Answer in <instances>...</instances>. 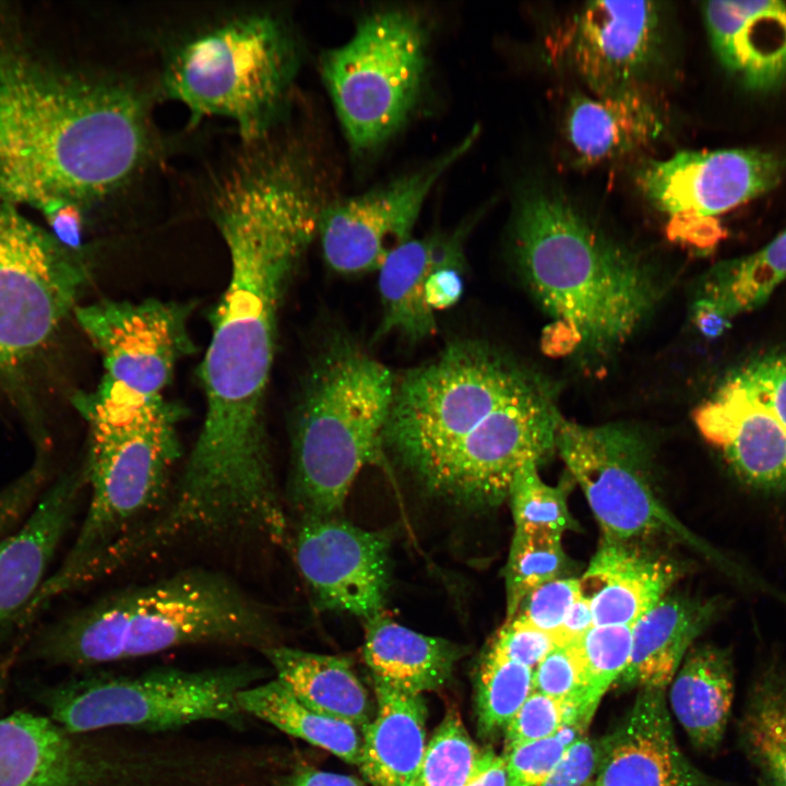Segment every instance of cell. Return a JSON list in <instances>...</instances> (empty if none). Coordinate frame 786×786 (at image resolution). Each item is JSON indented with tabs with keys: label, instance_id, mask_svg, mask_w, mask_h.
<instances>
[{
	"label": "cell",
	"instance_id": "37",
	"mask_svg": "<svg viewBox=\"0 0 786 786\" xmlns=\"http://www.w3.org/2000/svg\"><path fill=\"white\" fill-rule=\"evenodd\" d=\"M564 484L550 486L538 474V464L524 466L510 487L509 497L515 529H547L563 534L576 531L577 523L568 507Z\"/></svg>",
	"mask_w": 786,
	"mask_h": 786
},
{
	"label": "cell",
	"instance_id": "14",
	"mask_svg": "<svg viewBox=\"0 0 786 786\" xmlns=\"http://www.w3.org/2000/svg\"><path fill=\"white\" fill-rule=\"evenodd\" d=\"M478 129L427 165L323 209L318 236L326 264L342 274L379 270L412 238L422 206L441 177L473 146Z\"/></svg>",
	"mask_w": 786,
	"mask_h": 786
},
{
	"label": "cell",
	"instance_id": "3",
	"mask_svg": "<svg viewBox=\"0 0 786 786\" xmlns=\"http://www.w3.org/2000/svg\"><path fill=\"white\" fill-rule=\"evenodd\" d=\"M154 150L147 98L129 81L0 40V201L85 209L131 183Z\"/></svg>",
	"mask_w": 786,
	"mask_h": 786
},
{
	"label": "cell",
	"instance_id": "19",
	"mask_svg": "<svg viewBox=\"0 0 786 786\" xmlns=\"http://www.w3.org/2000/svg\"><path fill=\"white\" fill-rule=\"evenodd\" d=\"M702 437L747 486L786 490V428L736 370L693 413Z\"/></svg>",
	"mask_w": 786,
	"mask_h": 786
},
{
	"label": "cell",
	"instance_id": "23",
	"mask_svg": "<svg viewBox=\"0 0 786 786\" xmlns=\"http://www.w3.org/2000/svg\"><path fill=\"white\" fill-rule=\"evenodd\" d=\"M678 575L674 562L629 543L603 538L579 580L595 626H632L666 595Z\"/></svg>",
	"mask_w": 786,
	"mask_h": 786
},
{
	"label": "cell",
	"instance_id": "1",
	"mask_svg": "<svg viewBox=\"0 0 786 786\" xmlns=\"http://www.w3.org/2000/svg\"><path fill=\"white\" fill-rule=\"evenodd\" d=\"M310 170L282 155L241 158L215 184L212 216L230 273L201 364L205 415L178 475L190 502L245 512L277 493L265 396L281 300L325 206Z\"/></svg>",
	"mask_w": 786,
	"mask_h": 786
},
{
	"label": "cell",
	"instance_id": "8",
	"mask_svg": "<svg viewBox=\"0 0 786 786\" xmlns=\"http://www.w3.org/2000/svg\"><path fill=\"white\" fill-rule=\"evenodd\" d=\"M298 62L296 39L278 16L243 12L178 40L166 53L162 86L188 108L191 123L227 118L253 145L277 122Z\"/></svg>",
	"mask_w": 786,
	"mask_h": 786
},
{
	"label": "cell",
	"instance_id": "44",
	"mask_svg": "<svg viewBox=\"0 0 786 786\" xmlns=\"http://www.w3.org/2000/svg\"><path fill=\"white\" fill-rule=\"evenodd\" d=\"M465 230L462 226L453 233L448 251L426 281L425 301L432 312L454 306L463 294Z\"/></svg>",
	"mask_w": 786,
	"mask_h": 786
},
{
	"label": "cell",
	"instance_id": "27",
	"mask_svg": "<svg viewBox=\"0 0 786 786\" xmlns=\"http://www.w3.org/2000/svg\"><path fill=\"white\" fill-rule=\"evenodd\" d=\"M463 646L402 626L383 612L366 620L362 655L373 680L422 694L443 687Z\"/></svg>",
	"mask_w": 786,
	"mask_h": 786
},
{
	"label": "cell",
	"instance_id": "39",
	"mask_svg": "<svg viewBox=\"0 0 786 786\" xmlns=\"http://www.w3.org/2000/svg\"><path fill=\"white\" fill-rule=\"evenodd\" d=\"M593 716L574 702L532 692L505 727L504 752L556 735L569 723L590 725Z\"/></svg>",
	"mask_w": 786,
	"mask_h": 786
},
{
	"label": "cell",
	"instance_id": "52",
	"mask_svg": "<svg viewBox=\"0 0 786 786\" xmlns=\"http://www.w3.org/2000/svg\"><path fill=\"white\" fill-rule=\"evenodd\" d=\"M585 786H595L593 782L587 783Z\"/></svg>",
	"mask_w": 786,
	"mask_h": 786
},
{
	"label": "cell",
	"instance_id": "45",
	"mask_svg": "<svg viewBox=\"0 0 786 786\" xmlns=\"http://www.w3.org/2000/svg\"><path fill=\"white\" fill-rule=\"evenodd\" d=\"M739 370L786 428V354L760 357Z\"/></svg>",
	"mask_w": 786,
	"mask_h": 786
},
{
	"label": "cell",
	"instance_id": "22",
	"mask_svg": "<svg viewBox=\"0 0 786 786\" xmlns=\"http://www.w3.org/2000/svg\"><path fill=\"white\" fill-rule=\"evenodd\" d=\"M702 14L714 53L743 87L767 93L786 83V3L708 1Z\"/></svg>",
	"mask_w": 786,
	"mask_h": 786
},
{
	"label": "cell",
	"instance_id": "18",
	"mask_svg": "<svg viewBox=\"0 0 786 786\" xmlns=\"http://www.w3.org/2000/svg\"><path fill=\"white\" fill-rule=\"evenodd\" d=\"M81 736L45 716L0 717V786H126V752Z\"/></svg>",
	"mask_w": 786,
	"mask_h": 786
},
{
	"label": "cell",
	"instance_id": "46",
	"mask_svg": "<svg viewBox=\"0 0 786 786\" xmlns=\"http://www.w3.org/2000/svg\"><path fill=\"white\" fill-rule=\"evenodd\" d=\"M599 742L582 738L572 745L557 767L537 786H585L595 772Z\"/></svg>",
	"mask_w": 786,
	"mask_h": 786
},
{
	"label": "cell",
	"instance_id": "9",
	"mask_svg": "<svg viewBox=\"0 0 786 786\" xmlns=\"http://www.w3.org/2000/svg\"><path fill=\"white\" fill-rule=\"evenodd\" d=\"M46 688L40 700L64 730L84 735L108 728L171 731L200 722L246 724L241 691L261 682L263 669L236 664L205 669L154 667L132 674L79 670Z\"/></svg>",
	"mask_w": 786,
	"mask_h": 786
},
{
	"label": "cell",
	"instance_id": "36",
	"mask_svg": "<svg viewBox=\"0 0 786 786\" xmlns=\"http://www.w3.org/2000/svg\"><path fill=\"white\" fill-rule=\"evenodd\" d=\"M479 754L460 714L452 708L429 739L413 786H466Z\"/></svg>",
	"mask_w": 786,
	"mask_h": 786
},
{
	"label": "cell",
	"instance_id": "6",
	"mask_svg": "<svg viewBox=\"0 0 786 786\" xmlns=\"http://www.w3.org/2000/svg\"><path fill=\"white\" fill-rule=\"evenodd\" d=\"M74 403L90 430L83 462L90 501L63 563L40 588L46 602L74 588L105 549L157 512L181 455L183 410L163 395L143 396L103 376Z\"/></svg>",
	"mask_w": 786,
	"mask_h": 786
},
{
	"label": "cell",
	"instance_id": "34",
	"mask_svg": "<svg viewBox=\"0 0 786 786\" xmlns=\"http://www.w3.org/2000/svg\"><path fill=\"white\" fill-rule=\"evenodd\" d=\"M561 538L547 529H514L505 567L507 620L532 591L569 573Z\"/></svg>",
	"mask_w": 786,
	"mask_h": 786
},
{
	"label": "cell",
	"instance_id": "51",
	"mask_svg": "<svg viewBox=\"0 0 786 786\" xmlns=\"http://www.w3.org/2000/svg\"><path fill=\"white\" fill-rule=\"evenodd\" d=\"M284 786H367L362 781L344 774L305 770L291 776Z\"/></svg>",
	"mask_w": 786,
	"mask_h": 786
},
{
	"label": "cell",
	"instance_id": "50",
	"mask_svg": "<svg viewBox=\"0 0 786 786\" xmlns=\"http://www.w3.org/2000/svg\"><path fill=\"white\" fill-rule=\"evenodd\" d=\"M466 786H508L505 761L491 748L480 750L478 761Z\"/></svg>",
	"mask_w": 786,
	"mask_h": 786
},
{
	"label": "cell",
	"instance_id": "15",
	"mask_svg": "<svg viewBox=\"0 0 786 786\" xmlns=\"http://www.w3.org/2000/svg\"><path fill=\"white\" fill-rule=\"evenodd\" d=\"M191 307L158 299H104L74 314L100 353L104 377L143 396H162L178 361L193 352Z\"/></svg>",
	"mask_w": 786,
	"mask_h": 786
},
{
	"label": "cell",
	"instance_id": "41",
	"mask_svg": "<svg viewBox=\"0 0 786 786\" xmlns=\"http://www.w3.org/2000/svg\"><path fill=\"white\" fill-rule=\"evenodd\" d=\"M533 692L576 703L594 716L588 705L584 667L574 642L557 644L533 671Z\"/></svg>",
	"mask_w": 786,
	"mask_h": 786
},
{
	"label": "cell",
	"instance_id": "2",
	"mask_svg": "<svg viewBox=\"0 0 786 786\" xmlns=\"http://www.w3.org/2000/svg\"><path fill=\"white\" fill-rule=\"evenodd\" d=\"M561 419L515 360L461 340L397 378L384 439L429 491L481 509L500 504L516 474L556 449Z\"/></svg>",
	"mask_w": 786,
	"mask_h": 786
},
{
	"label": "cell",
	"instance_id": "40",
	"mask_svg": "<svg viewBox=\"0 0 786 786\" xmlns=\"http://www.w3.org/2000/svg\"><path fill=\"white\" fill-rule=\"evenodd\" d=\"M588 726L569 723L556 735L520 745L502 754L505 761L508 786H537L557 767L569 748L580 739Z\"/></svg>",
	"mask_w": 786,
	"mask_h": 786
},
{
	"label": "cell",
	"instance_id": "5",
	"mask_svg": "<svg viewBox=\"0 0 786 786\" xmlns=\"http://www.w3.org/2000/svg\"><path fill=\"white\" fill-rule=\"evenodd\" d=\"M270 609L227 574L202 567L107 593L46 627L34 655L86 670L169 650L277 645Z\"/></svg>",
	"mask_w": 786,
	"mask_h": 786
},
{
	"label": "cell",
	"instance_id": "16",
	"mask_svg": "<svg viewBox=\"0 0 786 786\" xmlns=\"http://www.w3.org/2000/svg\"><path fill=\"white\" fill-rule=\"evenodd\" d=\"M664 9L653 1H591L563 37L571 66L597 96L646 90L664 61Z\"/></svg>",
	"mask_w": 786,
	"mask_h": 786
},
{
	"label": "cell",
	"instance_id": "4",
	"mask_svg": "<svg viewBox=\"0 0 786 786\" xmlns=\"http://www.w3.org/2000/svg\"><path fill=\"white\" fill-rule=\"evenodd\" d=\"M512 239L519 270L551 319L541 336L549 356L618 348L659 298L651 265L549 183L519 192Z\"/></svg>",
	"mask_w": 786,
	"mask_h": 786
},
{
	"label": "cell",
	"instance_id": "49",
	"mask_svg": "<svg viewBox=\"0 0 786 786\" xmlns=\"http://www.w3.org/2000/svg\"><path fill=\"white\" fill-rule=\"evenodd\" d=\"M594 624L590 602L581 596L569 607L558 634V644L574 642Z\"/></svg>",
	"mask_w": 786,
	"mask_h": 786
},
{
	"label": "cell",
	"instance_id": "35",
	"mask_svg": "<svg viewBox=\"0 0 786 786\" xmlns=\"http://www.w3.org/2000/svg\"><path fill=\"white\" fill-rule=\"evenodd\" d=\"M533 671L487 651L479 665L476 684V716L480 735L489 737L505 729L533 692Z\"/></svg>",
	"mask_w": 786,
	"mask_h": 786
},
{
	"label": "cell",
	"instance_id": "17",
	"mask_svg": "<svg viewBox=\"0 0 786 786\" xmlns=\"http://www.w3.org/2000/svg\"><path fill=\"white\" fill-rule=\"evenodd\" d=\"M295 556L320 609L366 620L383 612L390 538L336 517H300Z\"/></svg>",
	"mask_w": 786,
	"mask_h": 786
},
{
	"label": "cell",
	"instance_id": "42",
	"mask_svg": "<svg viewBox=\"0 0 786 786\" xmlns=\"http://www.w3.org/2000/svg\"><path fill=\"white\" fill-rule=\"evenodd\" d=\"M580 596L579 579H557L532 591L523 599L514 617L552 635L558 644V634L564 616Z\"/></svg>",
	"mask_w": 786,
	"mask_h": 786
},
{
	"label": "cell",
	"instance_id": "47",
	"mask_svg": "<svg viewBox=\"0 0 786 786\" xmlns=\"http://www.w3.org/2000/svg\"><path fill=\"white\" fill-rule=\"evenodd\" d=\"M83 212L81 205L71 202L57 203L43 211L52 236L75 253L82 249Z\"/></svg>",
	"mask_w": 786,
	"mask_h": 786
},
{
	"label": "cell",
	"instance_id": "43",
	"mask_svg": "<svg viewBox=\"0 0 786 786\" xmlns=\"http://www.w3.org/2000/svg\"><path fill=\"white\" fill-rule=\"evenodd\" d=\"M557 645L556 639L513 617L505 620L491 642L489 651L508 660L535 669Z\"/></svg>",
	"mask_w": 786,
	"mask_h": 786
},
{
	"label": "cell",
	"instance_id": "29",
	"mask_svg": "<svg viewBox=\"0 0 786 786\" xmlns=\"http://www.w3.org/2000/svg\"><path fill=\"white\" fill-rule=\"evenodd\" d=\"M728 648L702 645L689 651L675 675L670 703L692 745L705 752L722 743L735 694Z\"/></svg>",
	"mask_w": 786,
	"mask_h": 786
},
{
	"label": "cell",
	"instance_id": "13",
	"mask_svg": "<svg viewBox=\"0 0 786 786\" xmlns=\"http://www.w3.org/2000/svg\"><path fill=\"white\" fill-rule=\"evenodd\" d=\"M783 174V160L767 151H681L644 163L638 186L656 209L669 215L671 240L700 246L724 237L715 216L772 191Z\"/></svg>",
	"mask_w": 786,
	"mask_h": 786
},
{
	"label": "cell",
	"instance_id": "38",
	"mask_svg": "<svg viewBox=\"0 0 786 786\" xmlns=\"http://www.w3.org/2000/svg\"><path fill=\"white\" fill-rule=\"evenodd\" d=\"M574 643L585 671L586 700L596 710L602 696L629 664L632 626H594Z\"/></svg>",
	"mask_w": 786,
	"mask_h": 786
},
{
	"label": "cell",
	"instance_id": "48",
	"mask_svg": "<svg viewBox=\"0 0 786 786\" xmlns=\"http://www.w3.org/2000/svg\"><path fill=\"white\" fill-rule=\"evenodd\" d=\"M693 321L699 332L706 338L720 336L731 323V319L711 298L702 296L693 307Z\"/></svg>",
	"mask_w": 786,
	"mask_h": 786
},
{
	"label": "cell",
	"instance_id": "30",
	"mask_svg": "<svg viewBox=\"0 0 786 786\" xmlns=\"http://www.w3.org/2000/svg\"><path fill=\"white\" fill-rule=\"evenodd\" d=\"M260 653L275 679L310 708L360 729L370 722L368 692L345 658L281 644Z\"/></svg>",
	"mask_w": 786,
	"mask_h": 786
},
{
	"label": "cell",
	"instance_id": "12",
	"mask_svg": "<svg viewBox=\"0 0 786 786\" xmlns=\"http://www.w3.org/2000/svg\"><path fill=\"white\" fill-rule=\"evenodd\" d=\"M556 449L584 492L603 538L630 543L668 535L722 561L656 496L646 448L636 433L620 426L588 427L562 418Z\"/></svg>",
	"mask_w": 786,
	"mask_h": 786
},
{
	"label": "cell",
	"instance_id": "33",
	"mask_svg": "<svg viewBox=\"0 0 786 786\" xmlns=\"http://www.w3.org/2000/svg\"><path fill=\"white\" fill-rule=\"evenodd\" d=\"M785 279L786 229L758 251L717 265L704 296L733 320L763 306Z\"/></svg>",
	"mask_w": 786,
	"mask_h": 786
},
{
	"label": "cell",
	"instance_id": "31",
	"mask_svg": "<svg viewBox=\"0 0 786 786\" xmlns=\"http://www.w3.org/2000/svg\"><path fill=\"white\" fill-rule=\"evenodd\" d=\"M738 743L760 786H786V664L753 678L737 724Z\"/></svg>",
	"mask_w": 786,
	"mask_h": 786
},
{
	"label": "cell",
	"instance_id": "25",
	"mask_svg": "<svg viewBox=\"0 0 786 786\" xmlns=\"http://www.w3.org/2000/svg\"><path fill=\"white\" fill-rule=\"evenodd\" d=\"M377 708L361 729L357 765L371 786H413L427 748L422 694L373 680Z\"/></svg>",
	"mask_w": 786,
	"mask_h": 786
},
{
	"label": "cell",
	"instance_id": "21",
	"mask_svg": "<svg viewBox=\"0 0 786 786\" xmlns=\"http://www.w3.org/2000/svg\"><path fill=\"white\" fill-rule=\"evenodd\" d=\"M86 485L83 464L62 475L17 532L0 541V630L21 619L45 582Z\"/></svg>",
	"mask_w": 786,
	"mask_h": 786
},
{
	"label": "cell",
	"instance_id": "26",
	"mask_svg": "<svg viewBox=\"0 0 786 786\" xmlns=\"http://www.w3.org/2000/svg\"><path fill=\"white\" fill-rule=\"evenodd\" d=\"M717 598L665 595L632 624V651L621 681L665 689L695 639L723 610Z\"/></svg>",
	"mask_w": 786,
	"mask_h": 786
},
{
	"label": "cell",
	"instance_id": "24",
	"mask_svg": "<svg viewBox=\"0 0 786 786\" xmlns=\"http://www.w3.org/2000/svg\"><path fill=\"white\" fill-rule=\"evenodd\" d=\"M664 130L659 108L647 90L611 96L574 94L564 132L577 160L597 164L647 145Z\"/></svg>",
	"mask_w": 786,
	"mask_h": 786
},
{
	"label": "cell",
	"instance_id": "10",
	"mask_svg": "<svg viewBox=\"0 0 786 786\" xmlns=\"http://www.w3.org/2000/svg\"><path fill=\"white\" fill-rule=\"evenodd\" d=\"M429 38L419 13L380 9L322 55V80L354 152L382 146L409 119L427 79Z\"/></svg>",
	"mask_w": 786,
	"mask_h": 786
},
{
	"label": "cell",
	"instance_id": "20",
	"mask_svg": "<svg viewBox=\"0 0 786 786\" xmlns=\"http://www.w3.org/2000/svg\"><path fill=\"white\" fill-rule=\"evenodd\" d=\"M595 786H722L695 767L675 738L664 689H641L599 742Z\"/></svg>",
	"mask_w": 786,
	"mask_h": 786
},
{
	"label": "cell",
	"instance_id": "32",
	"mask_svg": "<svg viewBox=\"0 0 786 786\" xmlns=\"http://www.w3.org/2000/svg\"><path fill=\"white\" fill-rule=\"evenodd\" d=\"M238 700L247 716L264 720L287 735L357 765L361 749L358 728L310 708L277 679L259 682L241 691Z\"/></svg>",
	"mask_w": 786,
	"mask_h": 786
},
{
	"label": "cell",
	"instance_id": "11",
	"mask_svg": "<svg viewBox=\"0 0 786 786\" xmlns=\"http://www.w3.org/2000/svg\"><path fill=\"white\" fill-rule=\"evenodd\" d=\"M85 278L79 253L0 201V371H19L44 348Z\"/></svg>",
	"mask_w": 786,
	"mask_h": 786
},
{
	"label": "cell",
	"instance_id": "28",
	"mask_svg": "<svg viewBox=\"0 0 786 786\" xmlns=\"http://www.w3.org/2000/svg\"><path fill=\"white\" fill-rule=\"evenodd\" d=\"M452 236L437 233L412 237L388 254L378 270L382 317L374 340L398 333L409 343H418L436 332L434 312L425 301V285Z\"/></svg>",
	"mask_w": 786,
	"mask_h": 786
},
{
	"label": "cell",
	"instance_id": "7",
	"mask_svg": "<svg viewBox=\"0 0 786 786\" xmlns=\"http://www.w3.org/2000/svg\"><path fill=\"white\" fill-rule=\"evenodd\" d=\"M396 377L347 335L323 345L291 433L288 493L300 517H336L362 467L381 458Z\"/></svg>",
	"mask_w": 786,
	"mask_h": 786
}]
</instances>
